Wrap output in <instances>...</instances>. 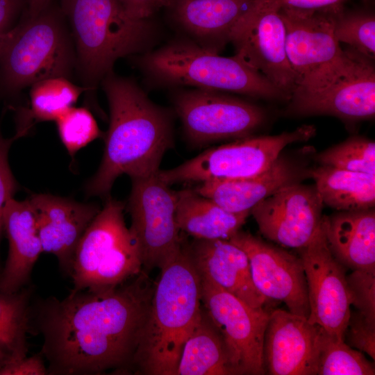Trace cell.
<instances>
[{"instance_id":"cell-27","label":"cell","mask_w":375,"mask_h":375,"mask_svg":"<svg viewBox=\"0 0 375 375\" xmlns=\"http://www.w3.org/2000/svg\"><path fill=\"white\" fill-rule=\"evenodd\" d=\"M324 204L338 211L373 208L375 174L320 165L310 171Z\"/></svg>"},{"instance_id":"cell-17","label":"cell","mask_w":375,"mask_h":375,"mask_svg":"<svg viewBox=\"0 0 375 375\" xmlns=\"http://www.w3.org/2000/svg\"><path fill=\"white\" fill-rule=\"evenodd\" d=\"M321 329L290 311H270L262 347L265 374L316 375Z\"/></svg>"},{"instance_id":"cell-37","label":"cell","mask_w":375,"mask_h":375,"mask_svg":"<svg viewBox=\"0 0 375 375\" xmlns=\"http://www.w3.org/2000/svg\"><path fill=\"white\" fill-rule=\"evenodd\" d=\"M346 0H275L279 9L297 12H338Z\"/></svg>"},{"instance_id":"cell-24","label":"cell","mask_w":375,"mask_h":375,"mask_svg":"<svg viewBox=\"0 0 375 375\" xmlns=\"http://www.w3.org/2000/svg\"><path fill=\"white\" fill-rule=\"evenodd\" d=\"M299 171L289 160L278 158L267 170L254 176L200 183L194 190L232 212H250L281 188L297 182Z\"/></svg>"},{"instance_id":"cell-1","label":"cell","mask_w":375,"mask_h":375,"mask_svg":"<svg viewBox=\"0 0 375 375\" xmlns=\"http://www.w3.org/2000/svg\"><path fill=\"white\" fill-rule=\"evenodd\" d=\"M146 272L105 292L73 290L31 303L33 335L48 374L133 373V362L153 290Z\"/></svg>"},{"instance_id":"cell-36","label":"cell","mask_w":375,"mask_h":375,"mask_svg":"<svg viewBox=\"0 0 375 375\" xmlns=\"http://www.w3.org/2000/svg\"><path fill=\"white\" fill-rule=\"evenodd\" d=\"M17 135L5 138L0 131V240L3 231V212L8 201L13 198L18 186L8 163V151ZM2 269L0 261V273Z\"/></svg>"},{"instance_id":"cell-40","label":"cell","mask_w":375,"mask_h":375,"mask_svg":"<svg viewBox=\"0 0 375 375\" xmlns=\"http://www.w3.org/2000/svg\"><path fill=\"white\" fill-rule=\"evenodd\" d=\"M131 17L147 19L164 6L161 0H116Z\"/></svg>"},{"instance_id":"cell-8","label":"cell","mask_w":375,"mask_h":375,"mask_svg":"<svg viewBox=\"0 0 375 375\" xmlns=\"http://www.w3.org/2000/svg\"><path fill=\"white\" fill-rule=\"evenodd\" d=\"M373 60L351 47L343 50L335 61L298 83L289 100L288 111L354 122L374 117Z\"/></svg>"},{"instance_id":"cell-2","label":"cell","mask_w":375,"mask_h":375,"mask_svg":"<svg viewBox=\"0 0 375 375\" xmlns=\"http://www.w3.org/2000/svg\"><path fill=\"white\" fill-rule=\"evenodd\" d=\"M101 85L108 102L110 123L101 163L85 192L108 197L121 175L135 178L158 173L174 140L170 113L151 101L134 81L112 72Z\"/></svg>"},{"instance_id":"cell-30","label":"cell","mask_w":375,"mask_h":375,"mask_svg":"<svg viewBox=\"0 0 375 375\" xmlns=\"http://www.w3.org/2000/svg\"><path fill=\"white\" fill-rule=\"evenodd\" d=\"M316 375H374V362L363 352L349 346L321 329L317 348Z\"/></svg>"},{"instance_id":"cell-3","label":"cell","mask_w":375,"mask_h":375,"mask_svg":"<svg viewBox=\"0 0 375 375\" xmlns=\"http://www.w3.org/2000/svg\"><path fill=\"white\" fill-rule=\"evenodd\" d=\"M133 362V374L176 375L203 309L201 277L183 243L160 269Z\"/></svg>"},{"instance_id":"cell-20","label":"cell","mask_w":375,"mask_h":375,"mask_svg":"<svg viewBox=\"0 0 375 375\" xmlns=\"http://www.w3.org/2000/svg\"><path fill=\"white\" fill-rule=\"evenodd\" d=\"M256 0H172L174 20L201 48L219 53L230 42L231 32Z\"/></svg>"},{"instance_id":"cell-21","label":"cell","mask_w":375,"mask_h":375,"mask_svg":"<svg viewBox=\"0 0 375 375\" xmlns=\"http://www.w3.org/2000/svg\"><path fill=\"white\" fill-rule=\"evenodd\" d=\"M201 275L254 308L264 307L268 299L254 285L245 252L228 240L195 239L189 246Z\"/></svg>"},{"instance_id":"cell-22","label":"cell","mask_w":375,"mask_h":375,"mask_svg":"<svg viewBox=\"0 0 375 375\" xmlns=\"http://www.w3.org/2000/svg\"><path fill=\"white\" fill-rule=\"evenodd\" d=\"M8 253L0 273V291L15 292L30 285L31 274L43 252L35 217L28 199H10L3 212Z\"/></svg>"},{"instance_id":"cell-16","label":"cell","mask_w":375,"mask_h":375,"mask_svg":"<svg viewBox=\"0 0 375 375\" xmlns=\"http://www.w3.org/2000/svg\"><path fill=\"white\" fill-rule=\"evenodd\" d=\"M228 240L247 254L254 285L262 295L283 302L292 313L309 317L307 282L300 256L240 230Z\"/></svg>"},{"instance_id":"cell-12","label":"cell","mask_w":375,"mask_h":375,"mask_svg":"<svg viewBox=\"0 0 375 375\" xmlns=\"http://www.w3.org/2000/svg\"><path fill=\"white\" fill-rule=\"evenodd\" d=\"M173 102L188 139L197 145L249 137L266 119L260 107L220 92L183 88Z\"/></svg>"},{"instance_id":"cell-35","label":"cell","mask_w":375,"mask_h":375,"mask_svg":"<svg viewBox=\"0 0 375 375\" xmlns=\"http://www.w3.org/2000/svg\"><path fill=\"white\" fill-rule=\"evenodd\" d=\"M344 341L352 348L367 353L374 361L375 324L356 310H351Z\"/></svg>"},{"instance_id":"cell-39","label":"cell","mask_w":375,"mask_h":375,"mask_svg":"<svg viewBox=\"0 0 375 375\" xmlns=\"http://www.w3.org/2000/svg\"><path fill=\"white\" fill-rule=\"evenodd\" d=\"M25 8L24 0H0V40L17 24Z\"/></svg>"},{"instance_id":"cell-29","label":"cell","mask_w":375,"mask_h":375,"mask_svg":"<svg viewBox=\"0 0 375 375\" xmlns=\"http://www.w3.org/2000/svg\"><path fill=\"white\" fill-rule=\"evenodd\" d=\"M30 90V106L18 110L17 133L25 135L33 124L39 122L56 121L85 92L81 85L70 79L56 76L43 79Z\"/></svg>"},{"instance_id":"cell-34","label":"cell","mask_w":375,"mask_h":375,"mask_svg":"<svg viewBox=\"0 0 375 375\" xmlns=\"http://www.w3.org/2000/svg\"><path fill=\"white\" fill-rule=\"evenodd\" d=\"M346 279L350 306L375 324V272L352 270Z\"/></svg>"},{"instance_id":"cell-15","label":"cell","mask_w":375,"mask_h":375,"mask_svg":"<svg viewBox=\"0 0 375 375\" xmlns=\"http://www.w3.org/2000/svg\"><path fill=\"white\" fill-rule=\"evenodd\" d=\"M323 202L315 185H286L251 210L260 233L283 247L299 249L319 229Z\"/></svg>"},{"instance_id":"cell-6","label":"cell","mask_w":375,"mask_h":375,"mask_svg":"<svg viewBox=\"0 0 375 375\" xmlns=\"http://www.w3.org/2000/svg\"><path fill=\"white\" fill-rule=\"evenodd\" d=\"M138 63L149 78L164 85L267 99H290L263 75L235 56H221L188 38L174 40L142 53Z\"/></svg>"},{"instance_id":"cell-31","label":"cell","mask_w":375,"mask_h":375,"mask_svg":"<svg viewBox=\"0 0 375 375\" xmlns=\"http://www.w3.org/2000/svg\"><path fill=\"white\" fill-rule=\"evenodd\" d=\"M321 165L369 174H375L374 141L352 137L316 156Z\"/></svg>"},{"instance_id":"cell-32","label":"cell","mask_w":375,"mask_h":375,"mask_svg":"<svg viewBox=\"0 0 375 375\" xmlns=\"http://www.w3.org/2000/svg\"><path fill=\"white\" fill-rule=\"evenodd\" d=\"M334 34L338 42H344L362 55L374 59L375 17L372 13L339 12L335 20Z\"/></svg>"},{"instance_id":"cell-10","label":"cell","mask_w":375,"mask_h":375,"mask_svg":"<svg viewBox=\"0 0 375 375\" xmlns=\"http://www.w3.org/2000/svg\"><path fill=\"white\" fill-rule=\"evenodd\" d=\"M131 181L129 228L140 250L142 270L148 273L160 269L183 243L176 219V194L158 172Z\"/></svg>"},{"instance_id":"cell-14","label":"cell","mask_w":375,"mask_h":375,"mask_svg":"<svg viewBox=\"0 0 375 375\" xmlns=\"http://www.w3.org/2000/svg\"><path fill=\"white\" fill-rule=\"evenodd\" d=\"M298 251L307 282L308 320L344 340L351 312L347 268L330 251L322 224L312 240Z\"/></svg>"},{"instance_id":"cell-13","label":"cell","mask_w":375,"mask_h":375,"mask_svg":"<svg viewBox=\"0 0 375 375\" xmlns=\"http://www.w3.org/2000/svg\"><path fill=\"white\" fill-rule=\"evenodd\" d=\"M230 42L234 56L290 99L297 83L286 53L285 23L275 0H256L233 28Z\"/></svg>"},{"instance_id":"cell-4","label":"cell","mask_w":375,"mask_h":375,"mask_svg":"<svg viewBox=\"0 0 375 375\" xmlns=\"http://www.w3.org/2000/svg\"><path fill=\"white\" fill-rule=\"evenodd\" d=\"M60 7L74 42L75 74L87 103L100 112L96 93L102 80L118 59L148 51L154 26L128 15L116 0H60Z\"/></svg>"},{"instance_id":"cell-5","label":"cell","mask_w":375,"mask_h":375,"mask_svg":"<svg viewBox=\"0 0 375 375\" xmlns=\"http://www.w3.org/2000/svg\"><path fill=\"white\" fill-rule=\"evenodd\" d=\"M76 53L69 26L60 5L34 17L24 12L0 40V98L13 99L45 78L75 74Z\"/></svg>"},{"instance_id":"cell-25","label":"cell","mask_w":375,"mask_h":375,"mask_svg":"<svg viewBox=\"0 0 375 375\" xmlns=\"http://www.w3.org/2000/svg\"><path fill=\"white\" fill-rule=\"evenodd\" d=\"M176 194L178 227L195 239L228 240L240 230L250 214L228 211L194 189Z\"/></svg>"},{"instance_id":"cell-33","label":"cell","mask_w":375,"mask_h":375,"mask_svg":"<svg viewBox=\"0 0 375 375\" xmlns=\"http://www.w3.org/2000/svg\"><path fill=\"white\" fill-rule=\"evenodd\" d=\"M56 122L59 137L72 157L95 139L105 135L88 108L73 106Z\"/></svg>"},{"instance_id":"cell-28","label":"cell","mask_w":375,"mask_h":375,"mask_svg":"<svg viewBox=\"0 0 375 375\" xmlns=\"http://www.w3.org/2000/svg\"><path fill=\"white\" fill-rule=\"evenodd\" d=\"M33 291L31 284L15 292L0 291V369L27 356Z\"/></svg>"},{"instance_id":"cell-11","label":"cell","mask_w":375,"mask_h":375,"mask_svg":"<svg viewBox=\"0 0 375 375\" xmlns=\"http://www.w3.org/2000/svg\"><path fill=\"white\" fill-rule=\"evenodd\" d=\"M201 277L202 306L223 340L235 375L265 374L262 347L270 312Z\"/></svg>"},{"instance_id":"cell-7","label":"cell","mask_w":375,"mask_h":375,"mask_svg":"<svg viewBox=\"0 0 375 375\" xmlns=\"http://www.w3.org/2000/svg\"><path fill=\"white\" fill-rule=\"evenodd\" d=\"M124 205L107 197L76 249L69 277L73 290L105 292L142 270L138 244L124 217Z\"/></svg>"},{"instance_id":"cell-26","label":"cell","mask_w":375,"mask_h":375,"mask_svg":"<svg viewBox=\"0 0 375 375\" xmlns=\"http://www.w3.org/2000/svg\"><path fill=\"white\" fill-rule=\"evenodd\" d=\"M176 375H235L223 340L203 307L185 342Z\"/></svg>"},{"instance_id":"cell-9","label":"cell","mask_w":375,"mask_h":375,"mask_svg":"<svg viewBox=\"0 0 375 375\" xmlns=\"http://www.w3.org/2000/svg\"><path fill=\"white\" fill-rule=\"evenodd\" d=\"M315 133L313 126L303 125L278 135L240 138L206 150L172 169H160L158 176L169 185L254 176L268 169L288 145L307 141Z\"/></svg>"},{"instance_id":"cell-18","label":"cell","mask_w":375,"mask_h":375,"mask_svg":"<svg viewBox=\"0 0 375 375\" xmlns=\"http://www.w3.org/2000/svg\"><path fill=\"white\" fill-rule=\"evenodd\" d=\"M28 201L43 252L54 255L61 272L69 276L77 245L99 206L42 193L31 195Z\"/></svg>"},{"instance_id":"cell-19","label":"cell","mask_w":375,"mask_h":375,"mask_svg":"<svg viewBox=\"0 0 375 375\" xmlns=\"http://www.w3.org/2000/svg\"><path fill=\"white\" fill-rule=\"evenodd\" d=\"M279 12L285 26L287 56L297 85L342 53L334 34L335 17L341 11L303 13L279 9Z\"/></svg>"},{"instance_id":"cell-41","label":"cell","mask_w":375,"mask_h":375,"mask_svg":"<svg viewBox=\"0 0 375 375\" xmlns=\"http://www.w3.org/2000/svg\"><path fill=\"white\" fill-rule=\"evenodd\" d=\"M26 8L24 12L29 17H34L51 5L54 0H24Z\"/></svg>"},{"instance_id":"cell-42","label":"cell","mask_w":375,"mask_h":375,"mask_svg":"<svg viewBox=\"0 0 375 375\" xmlns=\"http://www.w3.org/2000/svg\"><path fill=\"white\" fill-rule=\"evenodd\" d=\"M163 3L164 6L168 7L172 0H161Z\"/></svg>"},{"instance_id":"cell-38","label":"cell","mask_w":375,"mask_h":375,"mask_svg":"<svg viewBox=\"0 0 375 375\" xmlns=\"http://www.w3.org/2000/svg\"><path fill=\"white\" fill-rule=\"evenodd\" d=\"M48 369L40 351L24 356L0 369V375H46Z\"/></svg>"},{"instance_id":"cell-23","label":"cell","mask_w":375,"mask_h":375,"mask_svg":"<svg viewBox=\"0 0 375 375\" xmlns=\"http://www.w3.org/2000/svg\"><path fill=\"white\" fill-rule=\"evenodd\" d=\"M328 247L347 269L375 272V212L373 208L323 215Z\"/></svg>"}]
</instances>
